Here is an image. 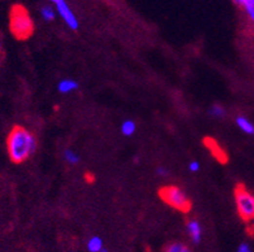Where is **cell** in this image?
<instances>
[{
	"label": "cell",
	"instance_id": "cell-20",
	"mask_svg": "<svg viewBox=\"0 0 254 252\" xmlns=\"http://www.w3.org/2000/svg\"><path fill=\"white\" fill-rule=\"evenodd\" d=\"M248 1H251V0H235V3L239 4V5H242V6H244L245 4L248 3Z\"/></svg>",
	"mask_w": 254,
	"mask_h": 252
},
{
	"label": "cell",
	"instance_id": "cell-21",
	"mask_svg": "<svg viewBox=\"0 0 254 252\" xmlns=\"http://www.w3.org/2000/svg\"><path fill=\"white\" fill-rule=\"evenodd\" d=\"M100 252H109V251H108V250H106V249H102Z\"/></svg>",
	"mask_w": 254,
	"mask_h": 252
},
{
	"label": "cell",
	"instance_id": "cell-11",
	"mask_svg": "<svg viewBox=\"0 0 254 252\" xmlns=\"http://www.w3.org/2000/svg\"><path fill=\"white\" fill-rule=\"evenodd\" d=\"M120 131L124 136H132L134 135V132L137 131V124L133 120H125L124 123L121 124Z\"/></svg>",
	"mask_w": 254,
	"mask_h": 252
},
{
	"label": "cell",
	"instance_id": "cell-12",
	"mask_svg": "<svg viewBox=\"0 0 254 252\" xmlns=\"http://www.w3.org/2000/svg\"><path fill=\"white\" fill-rule=\"evenodd\" d=\"M40 16L42 18L46 20V22H52L56 18V10L53 9L52 6L44 5L42 9H40Z\"/></svg>",
	"mask_w": 254,
	"mask_h": 252
},
{
	"label": "cell",
	"instance_id": "cell-22",
	"mask_svg": "<svg viewBox=\"0 0 254 252\" xmlns=\"http://www.w3.org/2000/svg\"><path fill=\"white\" fill-rule=\"evenodd\" d=\"M0 47H1V44H0Z\"/></svg>",
	"mask_w": 254,
	"mask_h": 252
},
{
	"label": "cell",
	"instance_id": "cell-7",
	"mask_svg": "<svg viewBox=\"0 0 254 252\" xmlns=\"http://www.w3.org/2000/svg\"><path fill=\"white\" fill-rule=\"evenodd\" d=\"M187 234H189L190 238L195 245L200 243L202 237V227L200 225V222L196 221V219H190L186 225Z\"/></svg>",
	"mask_w": 254,
	"mask_h": 252
},
{
	"label": "cell",
	"instance_id": "cell-18",
	"mask_svg": "<svg viewBox=\"0 0 254 252\" xmlns=\"http://www.w3.org/2000/svg\"><path fill=\"white\" fill-rule=\"evenodd\" d=\"M157 174H158L159 177H167L168 170L166 169V168H163V166H158V168H157Z\"/></svg>",
	"mask_w": 254,
	"mask_h": 252
},
{
	"label": "cell",
	"instance_id": "cell-16",
	"mask_svg": "<svg viewBox=\"0 0 254 252\" xmlns=\"http://www.w3.org/2000/svg\"><path fill=\"white\" fill-rule=\"evenodd\" d=\"M243 8L245 9V12H247V14L249 16V18H251L252 22L254 23V0H251V1H248V3L245 4Z\"/></svg>",
	"mask_w": 254,
	"mask_h": 252
},
{
	"label": "cell",
	"instance_id": "cell-9",
	"mask_svg": "<svg viewBox=\"0 0 254 252\" xmlns=\"http://www.w3.org/2000/svg\"><path fill=\"white\" fill-rule=\"evenodd\" d=\"M236 126L239 129L242 130L243 132L248 134V135H254V124L252 121H249L247 117L244 116H238L236 117Z\"/></svg>",
	"mask_w": 254,
	"mask_h": 252
},
{
	"label": "cell",
	"instance_id": "cell-14",
	"mask_svg": "<svg viewBox=\"0 0 254 252\" xmlns=\"http://www.w3.org/2000/svg\"><path fill=\"white\" fill-rule=\"evenodd\" d=\"M63 157H65V160L67 162L68 164H71V165H75V164H78L80 162V157H78V153H75L72 149H67L65 150L63 153Z\"/></svg>",
	"mask_w": 254,
	"mask_h": 252
},
{
	"label": "cell",
	"instance_id": "cell-13",
	"mask_svg": "<svg viewBox=\"0 0 254 252\" xmlns=\"http://www.w3.org/2000/svg\"><path fill=\"white\" fill-rule=\"evenodd\" d=\"M164 252H190V249L185 243L174 242L170 243V245L166 247V251Z\"/></svg>",
	"mask_w": 254,
	"mask_h": 252
},
{
	"label": "cell",
	"instance_id": "cell-3",
	"mask_svg": "<svg viewBox=\"0 0 254 252\" xmlns=\"http://www.w3.org/2000/svg\"><path fill=\"white\" fill-rule=\"evenodd\" d=\"M234 196L239 216L247 225L254 226V196L242 184L236 187Z\"/></svg>",
	"mask_w": 254,
	"mask_h": 252
},
{
	"label": "cell",
	"instance_id": "cell-1",
	"mask_svg": "<svg viewBox=\"0 0 254 252\" xmlns=\"http://www.w3.org/2000/svg\"><path fill=\"white\" fill-rule=\"evenodd\" d=\"M37 149V139L22 126H16L6 139V150L12 162L19 164L33 155Z\"/></svg>",
	"mask_w": 254,
	"mask_h": 252
},
{
	"label": "cell",
	"instance_id": "cell-10",
	"mask_svg": "<svg viewBox=\"0 0 254 252\" xmlns=\"http://www.w3.org/2000/svg\"><path fill=\"white\" fill-rule=\"evenodd\" d=\"M87 251L89 252H100L104 249V242L99 236H93L86 243Z\"/></svg>",
	"mask_w": 254,
	"mask_h": 252
},
{
	"label": "cell",
	"instance_id": "cell-4",
	"mask_svg": "<svg viewBox=\"0 0 254 252\" xmlns=\"http://www.w3.org/2000/svg\"><path fill=\"white\" fill-rule=\"evenodd\" d=\"M159 197L162 198L164 203H167L168 206L180 211V212L187 213L191 209L190 198L181 188L176 187V185H168V187L162 188L159 191Z\"/></svg>",
	"mask_w": 254,
	"mask_h": 252
},
{
	"label": "cell",
	"instance_id": "cell-8",
	"mask_svg": "<svg viewBox=\"0 0 254 252\" xmlns=\"http://www.w3.org/2000/svg\"><path fill=\"white\" fill-rule=\"evenodd\" d=\"M78 89V83L76 82L72 78H65V80H61L57 85V90H59V93H63V95H67V93H71L74 91Z\"/></svg>",
	"mask_w": 254,
	"mask_h": 252
},
{
	"label": "cell",
	"instance_id": "cell-17",
	"mask_svg": "<svg viewBox=\"0 0 254 252\" xmlns=\"http://www.w3.org/2000/svg\"><path fill=\"white\" fill-rule=\"evenodd\" d=\"M189 170L191 173L198 172V170H200V163H198V162H196V160H194V162L189 163Z\"/></svg>",
	"mask_w": 254,
	"mask_h": 252
},
{
	"label": "cell",
	"instance_id": "cell-5",
	"mask_svg": "<svg viewBox=\"0 0 254 252\" xmlns=\"http://www.w3.org/2000/svg\"><path fill=\"white\" fill-rule=\"evenodd\" d=\"M50 1L56 5L57 13H59V16L61 17V19L65 22V24L67 25L70 29H72V31H78V27H80L78 19L76 18V16L74 14L71 8L66 3V0H50Z\"/></svg>",
	"mask_w": 254,
	"mask_h": 252
},
{
	"label": "cell",
	"instance_id": "cell-19",
	"mask_svg": "<svg viewBox=\"0 0 254 252\" xmlns=\"http://www.w3.org/2000/svg\"><path fill=\"white\" fill-rule=\"evenodd\" d=\"M236 252H252V250L251 247H249V245H247V243H242V245L238 247V251Z\"/></svg>",
	"mask_w": 254,
	"mask_h": 252
},
{
	"label": "cell",
	"instance_id": "cell-6",
	"mask_svg": "<svg viewBox=\"0 0 254 252\" xmlns=\"http://www.w3.org/2000/svg\"><path fill=\"white\" fill-rule=\"evenodd\" d=\"M204 143H205V145H206L208 150L213 154V157H214L215 159L219 160L220 163H226V162H228V157H226L225 151L220 148V145L217 144L215 140L208 138V139H205Z\"/></svg>",
	"mask_w": 254,
	"mask_h": 252
},
{
	"label": "cell",
	"instance_id": "cell-15",
	"mask_svg": "<svg viewBox=\"0 0 254 252\" xmlns=\"http://www.w3.org/2000/svg\"><path fill=\"white\" fill-rule=\"evenodd\" d=\"M225 110H224L223 106L220 105H214L213 108H210V115L214 117H224L225 116Z\"/></svg>",
	"mask_w": 254,
	"mask_h": 252
},
{
	"label": "cell",
	"instance_id": "cell-2",
	"mask_svg": "<svg viewBox=\"0 0 254 252\" xmlns=\"http://www.w3.org/2000/svg\"><path fill=\"white\" fill-rule=\"evenodd\" d=\"M9 24L10 31H12L13 36L17 39H27V38H29L33 34V20L29 17L27 9H24L23 6H13L12 12H10Z\"/></svg>",
	"mask_w": 254,
	"mask_h": 252
}]
</instances>
